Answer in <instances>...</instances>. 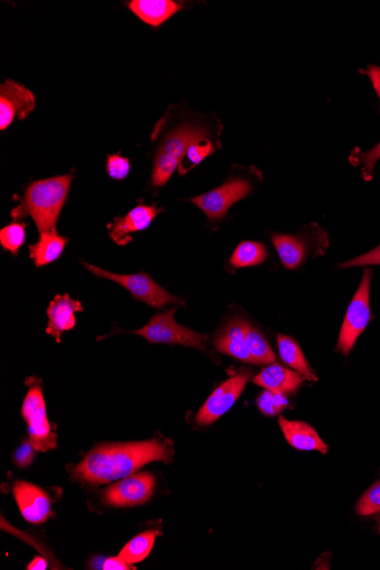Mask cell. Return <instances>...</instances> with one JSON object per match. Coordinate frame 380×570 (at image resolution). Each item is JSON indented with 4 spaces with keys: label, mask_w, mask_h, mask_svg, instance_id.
I'll return each mask as SVG.
<instances>
[{
    "label": "cell",
    "mask_w": 380,
    "mask_h": 570,
    "mask_svg": "<svg viewBox=\"0 0 380 570\" xmlns=\"http://www.w3.org/2000/svg\"><path fill=\"white\" fill-rule=\"evenodd\" d=\"M380 512V481L362 495L357 505L359 516H370Z\"/></svg>",
    "instance_id": "obj_28"
},
{
    "label": "cell",
    "mask_w": 380,
    "mask_h": 570,
    "mask_svg": "<svg viewBox=\"0 0 380 570\" xmlns=\"http://www.w3.org/2000/svg\"><path fill=\"white\" fill-rule=\"evenodd\" d=\"M176 308L160 315L154 316L148 324L131 332L143 336L150 343L178 344L190 346L205 351V344L209 340L208 335L194 332L177 324L175 320Z\"/></svg>",
    "instance_id": "obj_4"
},
{
    "label": "cell",
    "mask_w": 380,
    "mask_h": 570,
    "mask_svg": "<svg viewBox=\"0 0 380 570\" xmlns=\"http://www.w3.org/2000/svg\"><path fill=\"white\" fill-rule=\"evenodd\" d=\"M35 450V446L30 441L24 442L14 454L15 465L20 468L30 466L35 459Z\"/></svg>",
    "instance_id": "obj_32"
},
{
    "label": "cell",
    "mask_w": 380,
    "mask_h": 570,
    "mask_svg": "<svg viewBox=\"0 0 380 570\" xmlns=\"http://www.w3.org/2000/svg\"><path fill=\"white\" fill-rule=\"evenodd\" d=\"M279 425L289 445L301 451H318L327 453L328 446L320 439L318 433L310 425L302 421L279 419Z\"/></svg>",
    "instance_id": "obj_17"
},
{
    "label": "cell",
    "mask_w": 380,
    "mask_h": 570,
    "mask_svg": "<svg viewBox=\"0 0 380 570\" xmlns=\"http://www.w3.org/2000/svg\"><path fill=\"white\" fill-rule=\"evenodd\" d=\"M252 192V184L244 178L230 179L211 192L192 198L190 202L200 208L211 221L226 217L230 206L244 200Z\"/></svg>",
    "instance_id": "obj_8"
},
{
    "label": "cell",
    "mask_w": 380,
    "mask_h": 570,
    "mask_svg": "<svg viewBox=\"0 0 380 570\" xmlns=\"http://www.w3.org/2000/svg\"><path fill=\"white\" fill-rule=\"evenodd\" d=\"M35 107L36 98L29 89L7 80L0 87V129L10 127L15 118L26 119Z\"/></svg>",
    "instance_id": "obj_12"
},
{
    "label": "cell",
    "mask_w": 380,
    "mask_h": 570,
    "mask_svg": "<svg viewBox=\"0 0 380 570\" xmlns=\"http://www.w3.org/2000/svg\"><path fill=\"white\" fill-rule=\"evenodd\" d=\"M79 311H82L80 302L72 300L69 295L56 296L47 311L49 318L47 334L60 342L62 334L76 326L74 315Z\"/></svg>",
    "instance_id": "obj_15"
},
{
    "label": "cell",
    "mask_w": 380,
    "mask_h": 570,
    "mask_svg": "<svg viewBox=\"0 0 380 570\" xmlns=\"http://www.w3.org/2000/svg\"><path fill=\"white\" fill-rule=\"evenodd\" d=\"M380 159V143L371 150L363 152L358 156H354V164L361 167V176L365 180H371L374 177V170L377 161Z\"/></svg>",
    "instance_id": "obj_29"
},
{
    "label": "cell",
    "mask_w": 380,
    "mask_h": 570,
    "mask_svg": "<svg viewBox=\"0 0 380 570\" xmlns=\"http://www.w3.org/2000/svg\"><path fill=\"white\" fill-rule=\"evenodd\" d=\"M376 522H377V525H378V532H379V534H380V516H378V517L376 518Z\"/></svg>",
    "instance_id": "obj_36"
},
{
    "label": "cell",
    "mask_w": 380,
    "mask_h": 570,
    "mask_svg": "<svg viewBox=\"0 0 380 570\" xmlns=\"http://www.w3.org/2000/svg\"><path fill=\"white\" fill-rule=\"evenodd\" d=\"M155 479L150 473L122 478L103 493L106 505L112 507H135L150 501L154 492Z\"/></svg>",
    "instance_id": "obj_10"
},
{
    "label": "cell",
    "mask_w": 380,
    "mask_h": 570,
    "mask_svg": "<svg viewBox=\"0 0 380 570\" xmlns=\"http://www.w3.org/2000/svg\"><path fill=\"white\" fill-rule=\"evenodd\" d=\"M14 497L24 519L31 524L45 523L51 516V499L38 486L26 482L14 485Z\"/></svg>",
    "instance_id": "obj_13"
},
{
    "label": "cell",
    "mask_w": 380,
    "mask_h": 570,
    "mask_svg": "<svg viewBox=\"0 0 380 570\" xmlns=\"http://www.w3.org/2000/svg\"><path fill=\"white\" fill-rule=\"evenodd\" d=\"M245 320L235 317L223 327L219 333L216 343L218 351L230 355L235 359L253 363V359L247 349L244 336Z\"/></svg>",
    "instance_id": "obj_16"
},
{
    "label": "cell",
    "mask_w": 380,
    "mask_h": 570,
    "mask_svg": "<svg viewBox=\"0 0 380 570\" xmlns=\"http://www.w3.org/2000/svg\"><path fill=\"white\" fill-rule=\"evenodd\" d=\"M69 239L56 233V229L40 234L39 242L29 247L30 256L36 267H44L60 258Z\"/></svg>",
    "instance_id": "obj_20"
},
{
    "label": "cell",
    "mask_w": 380,
    "mask_h": 570,
    "mask_svg": "<svg viewBox=\"0 0 380 570\" xmlns=\"http://www.w3.org/2000/svg\"><path fill=\"white\" fill-rule=\"evenodd\" d=\"M288 406L285 393L266 390L258 399V407L264 415L276 416Z\"/></svg>",
    "instance_id": "obj_27"
},
{
    "label": "cell",
    "mask_w": 380,
    "mask_h": 570,
    "mask_svg": "<svg viewBox=\"0 0 380 570\" xmlns=\"http://www.w3.org/2000/svg\"><path fill=\"white\" fill-rule=\"evenodd\" d=\"M72 176H60L36 181L28 187L22 205L13 217L30 216L40 231H52L68 197Z\"/></svg>",
    "instance_id": "obj_2"
},
{
    "label": "cell",
    "mask_w": 380,
    "mask_h": 570,
    "mask_svg": "<svg viewBox=\"0 0 380 570\" xmlns=\"http://www.w3.org/2000/svg\"><path fill=\"white\" fill-rule=\"evenodd\" d=\"M26 242V225L14 222L0 231V243L5 250L14 255L19 253L20 247Z\"/></svg>",
    "instance_id": "obj_26"
},
{
    "label": "cell",
    "mask_w": 380,
    "mask_h": 570,
    "mask_svg": "<svg viewBox=\"0 0 380 570\" xmlns=\"http://www.w3.org/2000/svg\"><path fill=\"white\" fill-rule=\"evenodd\" d=\"M47 564L45 559L43 558H36L33 559L32 563L29 565L28 569L33 570V569H39V570H43L46 569Z\"/></svg>",
    "instance_id": "obj_35"
},
{
    "label": "cell",
    "mask_w": 380,
    "mask_h": 570,
    "mask_svg": "<svg viewBox=\"0 0 380 570\" xmlns=\"http://www.w3.org/2000/svg\"><path fill=\"white\" fill-rule=\"evenodd\" d=\"M214 152H216V146H214L210 138L198 140V142L189 147L185 158L179 165L181 175L185 176L187 172L195 168L197 164H200L206 156Z\"/></svg>",
    "instance_id": "obj_25"
},
{
    "label": "cell",
    "mask_w": 380,
    "mask_h": 570,
    "mask_svg": "<svg viewBox=\"0 0 380 570\" xmlns=\"http://www.w3.org/2000/svg\"><path fill=\"white\" fill-rule=\"evenodd\" d=\"M129 8L140 20L150 26L160 27L183 7L171 0H135L129 4Z\"/></svg>",
    "instance_id": "obj_19"
},
{
    "label": "cell",
    "mask_w": 380,
    "mask_h": 570,
    "mask_svg": "<svg viewBox=\"0 0 380 570\" xmlns=\"http://www.w3.org/2000/svg\"><path fill=\"white\" fill-rule=\"evenodd\" d=\"M244 336L247 349H249L255 365H268V363L275 361L276 355L271 350L266 338L247 321L244 325Z\"/></svg>",
    "instance_id": "obj_22"
},
{
    "label": "cell",
    "mask_w": 380,
    "mask_h": 570,
    "mask_svg": "<svg viewBox=\"0 0 380 570\" xmlns=\"http://www.w3.org/2000/svg\"><path fill=\"white\" fill-rule=\"evenodd\" d=\"M253 383L266 388V390L294 393L299 390L302 378L296 371L274 363V365L264 368L259 375H256Z\"/></svg>",
    "instance_id": "obj_18"
},
{
    "label": "cell",
    "mask_w": 380,
    "mask_h": 570,
    "mask_svg": "<svg viewBox=\"0 0 380 570\" xmlns=\"http://www.w3.org/2000/svg\"><path fill=\"white\" fill-rule=\"evenodd\" d=\"M361 73L366 74V76L373 84L375 92L380 98V66L369 65L366 71H361Z\"/></svg>",
    "instance_id": "obj_33"
},
{
    "label": "cell",
    "mask_w": 380,
    "mask_h": 570,
    "mask_svg": "<svg viewBox=\"0 0 380 570\" xmlns=\"http://www.w3.org/2000/svg\"><path fill=\"white\" fill-rule=\"evenodd\" d=\"M268 258L266 246L258 242H243L231 255L230 264L234 268L259 266Z\"/></svg>",
    "instance_id": "obj_24"
},
{
    "label": "cell",
    "mask_w": 380,
    "mask_h": 570,
    "mask_svg": "<svg viewBox=\"0 0 380 570\" xmlns=\"http://www.w3.org/2000/svg\"><path fill=\"white\" fill-rule=\"evenodd\" d=\"M205 138H210V132L202 126L183 125L171 131L156 154L152 184L155 187L167 184L189 147Z\"/></svg>",
    "instance_id": "obj_3"
},
{
    "label": "cell",
    "mask_w": 380,
    "mask_h": 570,
    "mask_svg": "<svg viewBox=\"0 0 380 570\" xmlns=\"http://www.w3.org/2000/svg\"><path fill=\"white\" fill-rule=\"evenodd\" d=\"M380 266V244L374 250L358 256V258L340 264V268H358Z\"/></svg>",
    "instance_id": "obj_31"
},
{
    "label": "cell",
    "mask_w": 380,
    "mask_h": 570,
    "mask_svg": "<svg viewBox=\"0 0 380 570\" xmlns=\"http://www.w3.org/2000/svg\"><path fill=\"white\" fill-rule=\"evenodd\" d=\"M22 416L28 424L30 442L37 451L46 452L56 448L57 436L49 424L44 395L40 386L30 387L23 402Z\"/></svg>",
    "instance_id": "obj_6"
},
{
    "label": "cell",
    "mask_w": 380,
    "mask_h": 570,
    "mask_svg": "<svg viewBox=\"0 0 380 570\" xmlns=\"http://www.w3.org/2000/svg\"><path fill=\"white\" fill-rule=\"evenodd\" d=\"M84 264L95 276L113 280V282L125 287L136 299L145 302L150 305V307L160 309L165 307V305L180 302L179 297L169 294L162 286L156 284L154 280L146 274L118 275L92 266V264Z\"/></svg>",
    "instance_id": "obj_7"
},
{
    "label": "cell",
    "mask_w": 380,
    "mask_h": 570,
    "mask_svg": "<svg viewBox=\"0 0 380 570\" xmlns=\"http://www.w3.org/2000/svg\"><path fill=\"white\" fill-rule=\"evenodd\" d=\"M106 171L114 180H123L130 172V162L119 154L110 155L106 162Z\"/></svg>",
    "instance_id": "obj_30"
},
{
    "label": "cell",
    "mask_w": 380,
    "mask_h": 570,
    "mask_svg": "<svg viewBox=\"0 0 380 570\" xmlns=\"http://www.w3.org/2000/svg\"><path fill=\"white\" fill-rule=\"evenodd\" d=\"M131 565L125 563V561H123L120 557L118 558H109L106 559L103 563V565L101 566V569H107V570H127L130 569Z\"/></svg>",
    "instance_id": "obj_34"
},
{
    "label": "cell",
    "mask_w": 380,
    "mask_h": 570,
    "mask_svg": "<svg viewBox=\"0 0 380 570\" xmlns=\"http://www.w3.org/2000/svg\"><path fill=\"white\" fill-rule=\"evenodd\" d=\"M373 271L366 269L363 272L361 284L349 305L341 329L337 350L348 355L357 343L358 338L365 332L370 319V286Z\"/></svg>",
    "instance_id": "obj_5"
},
{
    "label": "cell",
    "mask_w": 380,
    "mask_h": 570,
    "mask_svg": "<svg viewBox=\"0 0 380 570\" xmlns=\"http://www.w3.org/2000/svg\"><path fill=\"white\" fill-rule=\"evenodd\" d=\"M251 376L250 370H242L222 383L198 411L197 424L201 426L211 425L233 408Z\"/></svg>",
    "instance_id": "obj_9"
},
{
    "label": "cell",
    "mask_w": 380,
    "mask_h": 570,
    "mask_svg": "<svg viewBox=\"0 0 380 570\" xmlns=\"http://www.w3.org/2000/svg\"><path fill=\"white\" fill-rule=\"evenodd\" d=\"M272 243L278 253L280 261L289 270L299 268L307 259L312 249H315L316 241L328 239L327 234L318 225L309 227V231H304L300 235L276 234L271 237Z\"/></svg>",
    "instance_id": "obj_11"
},
{
    "label": "cell",
    "mask_w": 380,
    "mask_h": 570,
    "mask_svg": "<svg viewBox=\"0 0 380 570\" xmlns=\"http://www.w3.org/2000/svg\"><path fill=\"white\" fill-rule=\"evenodd\" d=\"M278 351L280 358H282L286 365L293 368L296 373H299L305 379L316 380V377L312 374L307 360H305L300 346L297 345L293 338L285 335H279Z\"/></svg>",
    "instance_id": "obj_21"
},
{
    "label": "cell",
    "mask_w": 380,
    "mask_h": 570,
    "mask_svg": "<svg viewBox=\"0 0 380 570\" xmlns=\"http://www.w3.org/2000/svg\"><path fill=\"white\" fill-rule=\"evenodd\" d=\"M170 443L150 440L138 443L103 444L90 451L73 469L79 482L98 485L118 481L135 474L154 461L171 462Z\"/></svg>",
    "instance_id": "obj_1"
},
{
    "label": "cell",
    "mask_w": 380,
    "mask_h": 570,
    "mask_svg": "<svg viewBox=\"0 0 380 570\" xmlns=\"http://www.w3.org/2000/svg\"><path fill=\"white\" fill-rule=\"evenodd\" d=\"M160 210L155 206L139 205L131 210L126 217L118 218L109 226L110 236L119 245H126L131 241V234L150 227L153 219Z\"/></svg>",
    "instance_id": "obj_14"
},
{
    "label": "cell",
    "mask_w": 380,
    "mask_h": 570,
    "mask_svg": "<svg viewBox=\"0 0 380 570\" xmlns=\"http://www.w3.org/2000/svg\"><path fill=\"white\" fill-rule=\"evenodd\" d=\"M158 535V531L139 534L121 550L119 557L129 565L140 563L150 555Z\"/></svg>",
    "instance_id": "obj_23"
}]
</instances>
